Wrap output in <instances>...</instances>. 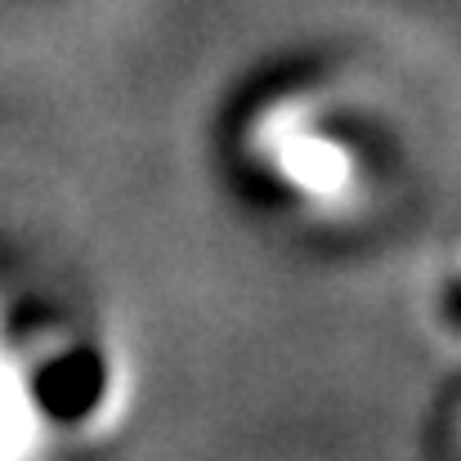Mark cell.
Here are the masks:
<instances>
[{"instance_id":"1","label":"cell","mask_w":461,"mask_h":461,"mask_svg":"<svg viewBox=\"0 0 461 461\" xmlns=\"http://www.w3.org/2000/svg\"><path fill=\"white\" fill-rule=\"evenodd\" d=\"M131 399V358L108 331L0 301V457L99 444L126 426Z\"/></svg>"},{"instance_id":"2","label":"cell","mask_w":461,"mask_h":461,"mask_svg":"<svg viewBox=\"0 0 461 461\" xmlns=\"http://www.w3.org/2000/svg\"><path fill=\"white\" fill-rule=\"evenodd\" d=\"M229 157L269 211L301 224H345L372 197L367 149L313 77L256 86L229 122Z\"/></svg>"},{"instance_id":"3","label":"cell","mask_w":461,"mask_h":461,"mask_svg":"<svg viewBox=\"0 0 461 461\" xmlns=\"http://www.w3.org/2000/svg\"><path fill=\"white\" fill-rule=\"evenodd\" d=\"M444 313H448V322H461V278L444 287Z\"/></svg>"},{"instance_id":"4","label":"cell","mask_w":461,"mask_h":461,"mask_svg":"<svg viewBox=\"0 0 461 461\" xmlns=\"http://www.w3.org/2000/svg\"><path fill=\"white\" fill-rule=\"evenodd\" d=\"M457 426H461V421H457Z\"/></svg>"}]
</instances>
